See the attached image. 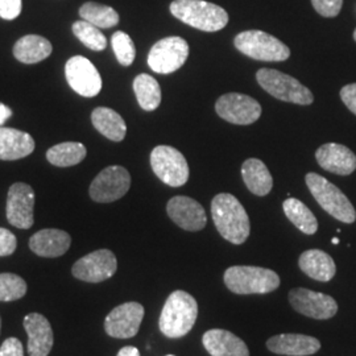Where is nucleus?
Returning <instances> with one entry per match:
<instances>
[{"instance_id":"nucleus-3","label":"nucleus","mask_w":356,"mask_h":356,"mask_svg":"<svg viewBox=\"0 0 356 356\" xmlns=\"http://www.w3.org/2000/svg\"><path fill=\"white\" fill-rule=\"evenodd\" d=\"M169 10L186 26L204 32H218L229 24L227 11L204 0H175Z\"/></svg>"},{"instance_id":"nucleus-13","label":"nucleus","mask_w":356,"mask_h":356,"mask_svg":"<svg viewBox=\"0 0 356 356\" xmlns=\"http://www.w3.org/2000/svg\"><path fill=\"white\" fill-rule=\"evenodd\" d=\"M289 302L297 313L309 318L330 319L338 312V304L331 296L305 288L292 289L289 292Z\"/></svg>"},{"instance_id":"nucleus-25","label":"nucleus","mask_w":356,"mask_h":356,"mask_svg":"<svg viewBox=\"0 0 356 356\" xmlns=\"http://www.w3.org/2000/svg\"><path fill=\"white\" fill-rule=\"evenodd\" d=\"M242 177L248 191L257 197L267 195L273 188L272 175L259 159H248L243 163Z\"/></svg>"},{"instance_id":"nucleus-4","label":"nucleus","mask_w":356,"mask_h":356,"mask_svg":"<svg viewBox=\"0 0 356 356\" xmlns=\"http://www.w3.org/2000/svg\"><path fill=\"white\" fill-rule=\"evenodd\" d=\"M225 284L235 294H267L280 286V277L272 269L250 266L229 267Z\"/></svg>"},{"instance_id":"nucleus-8","label":"nucleus","mask_w":356,"mask_h":356,"mask_svg":"<svg viewBox=\"0 0 356 356\" xmlns=\"http://www.w3.org/2000/svg\"><path fill=\"white\" fill-rule=\"evenodd\" d=\"M154 175L172 188L184 186L189 179V165L185 156L170 145H159L151 153Z\"/></svg>"},{"instance_id":"nucleus-36","label":"nucleus","mask_w":356,"mask_h":356,"mask_svg":"<svg viewBox=\"0 0 356 356\" xmlns=\"http://www.w3.org/2000/svg\"><path fill=\"white\" fill-rule=\"evenodd\" d=\"M16 247H17L16 236L10 229L0 227V257L13 254Z\"/></svg>"},{"instance_id":"nucleus-37","label":"nucleus","mask_w":356,"mask_h":356,"mask_svg":"<svg viewBox=\"0 0 356 356\" xmlns=\"http://www.w3.org/2000/svg\"><path fill=\"white\" fill-rule=\"evenodd\" d=\"M22 0H0V17L13 20L22 13Z\"/></svg>"},{"instance_id":"nucleus-45","label":"nucleus","mask_w":356,"mask_h":356,"mask_svg":"<svg viewBox=\"0 0 356 356\" xmlns=\"http://www.w3.org/2000/svg\"><path fill=\"white\" fill-rule=\"evenodd\" d=\"M166 356H175V355H166Z\"/></svg>"},{"instance_id":"nucleus-10","label":"nucleus","mask_w":356,"mask_h":356,"mask_svg":"<svg viewBox=\"0 0 356 356\" xmlns=\"http://www.w3.org/2000/svg\"><path fill=\"white\" fill-rule=\"evenodd\" d=\"M131 188V175L123 166L103 169L90 185V197L99 204H110L123 198Z\"/></svg>"},{"instance_id":"nucleus-7","label":"nucleus","mask_w":356,"mask_h":356,"mask_svg":"<svg viewBox=\"0 0 356 356\" xmlns=\"http://www.w3.org/2000/svg\"><path fill=\"white\" fill-rule=\"evenodd\" d=\"M256 81L268 94L282 102L309 106L314 102V95L298 79L275 69H260Z\"/></svg>"},{"instance_id":"nucleus-11","label":"nucleus","mask_w":356,"mask_h":356,"mask_svg":"<svg viewBox=\"0 0 356 356\" xmlns=\"http://www.w3.org/2000/svg\"><path fill=\"white\" fill-rule=\"evenodd\" d=\"M216 114L231 124L250 126L261 116V104L250 95L229 92L218 98Z\"/></svg>"},{"instance_id":"nucleus-26","label":"nucleus","mask_w":356,"mask_h":356,"mask_svg":"<svg viewBox=\"0 0 356 356\" xmlns=\"http://www.w3.org/2000/svg\"><path fill=\"white\" fill-rule=\"evenodd\" d=\"M53 47L45 38L38 35H28L16 41L13 47V56L23 64H38L48 58Z\"/></svg>"},{"instance_id":"nucleus-23","label":"nucleus","mask_w":356,"mask_h":356,"mask_svg":"<svg viewBox=\"0 0 356 356\" xmlns=\"http://www.w3.org/2000/svg\"><path fill=\"white\" fill-rule=\"evenodd\" d=\"M33 151L35 140L29 134L15 128L0 127V160H20Z\"/></svg>"},{"instance_id":"nucleus-1","label":"nucleus","mask_w":356,"mask_h":356,"mask_svg":"<svg viewBox=\"0 0 356 356\" xmlns=\"http://www.w3.org/2000/svg\"><path fill=\"white\" fill-rule=\"evenodd\" d=\"M211 216L220 236L232 244H243L251 232L250 218L236 197L220 193L211 201Z\"/></svg>"},{"instance_id":"nucleus-41","label":"nucleus","mask_w":356,"mask_h":356,"mask_svg":"<svg viewBox=\"0 0 356 356\" xmlns=\"http://www.w3.org/2000/svg\"><path fill=\"white\" fill-rule=\"evenodd\" d=\"M116 356H140V353L136 347H132V346H126L123 347Z\"/></svg>"},{"instance_id":"nucleus-35","label":"nucleus","mask_w":356,"mask_h":356,"mask_svg":"<svg viewBox=\"0 0 356 356\" xmlns=\"http://www.w3.org/2000/svg\"><path fill=\"white\" fill-rule=\"evenodd\" d=\"M312 4L321 16L335 17L342 10L343 0H312Z\"/></svg>"},{"instance_id":"nucleus-9","label":"nucleus","mask_w":356,"mask_h":356,"mask_svg":"<svg viewBox=\"0 0 356 356\" xmlns=\"http://www.w3.org/2000/svg\"><path fill=\"white\" fill-rule=\"evenodd\" d=\"M189 57V44L178 36L157 41L148 54V65L154 73L170 74L177 72Z\"/></svg>"},{"instance_id":"nucleus-31","label":"nucleus","mask_w":356,"mask_h":356,"mask_svg":"<svg viewBox=\"0 0 356 356\" xmlns=\"http://www.w3.org/2000/svg\"><path fill=\"white\" fill-rule=\"evenodd\" d=\"M79 15L82 20L89 22L90 24L98 26L99 29H108L118 26L119 13L113 7L104 6L94 1H88L79 8Z\"/></svg>"},{"instance_id":"nucleus-42","label":"nucleus","mask_w":356,"mask_h":356,"mask_svg":"<svg viewBox=\"0 0 356 356\" xmlns=\"http://www.w3.org/2000/svg\"><path fill=\"white\" fill-rule=\"evenodd\" d=\"M338 243H339L338 238H334V239H332V244H338Z\"/></svg>"},{"instance_id":"nucleus-19","label":"nucleus","mask_w":356,"mask_h":356,"mask_svg":"<svg viewBox=\"0 0 356 356\" xmlns=\"http://www.w3.org/2000/svg\"><path fill=\"white\" fill-rule=\"evenodd\" d=\"M28 334V354L31 356H48L53 347V330L49 321L42 314L31 313L23 321Z\"/></svg>"},{"instance_id":"nucleus-18","label":"nucleus","mask_w":356,"mask_h":356,"mask_svg":"<svg viewBox=\"0 0 356 356\" xmlns=\"http://www.w3.org/2000/svg\"><path fill=\"white\" fill-rule=\"evenodd\" d=\"M316 159L322 169L334 175L348 176L356 170L355 153L342 144L327 143L321 145Z\"/></svg>"},{"instance_id":"nucleus-6","label":"nucleus","mask_w":356,"mask_h":356,"mask_svg":"<svg viewBox=\"0 0 356 356\" xmlns=\"http://www.w3.org/2000/svg\"><path fill=\"white\" fill-rule=\"evenodd\" d=\"M234 45L244 56L256 61L282 63L291 57V49L277 38L263 31H244L234 38Z\"/></svg>"},{"instance_id":"nucleus-21","label":"nucleus","mask_w":356,"mask_h":356,"mask_svg":"<svg viewBox=\"0 0 356 356\" xmlns=\"http://www.w3.org/2000/svg\"><path fill=\"white\" fill-rule=\"evenodd\" d=\"M202 343L211 356H250L247 344L227 330L213 329L206 331Z\"/></svg>"},{"instance_id":"nucleus-29","label":"nucleus","mask_w":356,"mask_h":356,"mask_svg":"<svg viewBox=\"0 0 356 356\" xmlns=\"http://www.w3.org/2000/svg\"><path fill=\"white\" fill-rule=\"evenodd\" d=\"M86 147L81 143L76 141H66L57 144L48 149L47 159L51 165L60 166V168H67L74 166L83 161L86 157Z\"/></svg>"},{"instance_id":"nucleus-12","label":"nucleus","mask_w":356,"mask_h":356,"mask_svg":"<svg viewBox=\"0 0 356 356\" xmlns=\"http://www.w3.org/2000/svg\"><path fill=\"white\" fill-rule=\"evenodd\" d=\"M65 76L76 94L92 98L102 90V78L97 67L83 56L72 57L65 65Z\"/></svg>"},{"instance_id":"nucleus-22","label":"nucleus","mask_w":356,"mask_h":356,"mask_svg":"<svg viewBox=\"0 0 356 356\" xmlns=\"http://www.w3.org/2000/svg\"><path fill=\"white\" fill-rule=\"evenodd\" d=\"M72 238L63 229H45L29 239V248L41 257H58L67 252Z\"/></svg>"},{"instance_id":"nucleus-32","label":"nucleus","mask_w":356,"mask_h":356,"mask_svg":"<svg viewBox=\"0 0 356 356\" xmlns=\"http://www.w3.org/2000/svg\"><path fill=\"white\" fill-rule=\"evenodd\" d=\"M73 33L76 38L91 51H101L107 47L106 36L98 26L90 24L86 20H79L73 24Z\"/></svg>"},{"instance_id":"nucleus-28","label":"nucleus","mask_w":356,"mask_h":356,"mask_svg":"<svg viewBox=\"0 0 356 356\" xmlns=\"http://www.w3.org/2000/svg\"><path fill=\"white\" fill-rule=\"evenodd\" d=\"M282 209L286 218L293 225L306 235H314L318 229V220L312 210L297 198H288L284 201Z\"/></svg>"},{"instance_id":"nucleus-20","label":"nucleus","mask_w":356,"mask_h":356,"mask_svg":"<svg viewBox=\"0 0 356 356\" xmlns=\"http://www.w3.org/2000/svg\"><path fill=\"white\" fill-rule=\"evenodd\" d=\"M267 347L277 355L309 356L318 353L321 342L304 334H280L269 338Z\"/></svg>"},{"instance_id":"nucleus-33","label":"nucleus","mask_w":356,"mask_h":356,"mask_svg":"<svg viewBox=\"0 0 356 356\" xmlns=\"http://www.w3.org/2000/svg\"><path fill=\"white\" fill-rule=\"evenodd\" d=\"M26 293V282L17 275L0 273V301L11 302L23 298Z\"/></svg>"},{"instance_id":"nucleus-34","label":"nucleus","mask_w":356,"mask_h":356,"mask_svg":"<svg viewBox=\"0 0 356 356\" xmlns=\"http://www.w3.org/2000/svg\"><path fill=\"white\" fill-rule=\"evenodd\" d=\"M111 44H113V49L118 58V63L122 66L132 65L136 57V48L132 38H129L126 32L118 31L113 35Z\"/></svg>"},{"instance_id":"nucleus-17","label":"nucleus","mask_w":356,"mask_h":356,"mask_svg":"<svg viewBox=\"0 0 356 356\" xmlns=\"http://www.w3.org/2000/svg\"><path fill=\"white\" fill-rule=\"evenodd\" d=\"M166 213L178 227L186 231H201L206 227L207 216L202 204L191 197L177 195L166 204Z\"/></svg>"},{"instance_id":"nucleus-39","label":"nucleus","mask_w":356,"mask_h":356,"mask_svg":"<svg viewBox=\"0 0 356 356\" xmlns=\"http://www.w3.org/2000/svg\"><path fill=\"white\" fill-rule=\"evenodd\" d=\"M341 99L343 101L346 107L356 115V83L346 85L341 90Z\"/></svg>"},{"instance_id":"nucleus-38","label":"nucleus","mask_w":356,"mask_h":356,"mask_svg":"<svg viewBox=\"0 0 356 356\" xmlns=\"http://www.w3.org/2000/svg\"><path fill=\"white\" fill-rule=\"evenodd\" d=\"M0 356H24L23 343L17 338H8L0 346Z\"/></svg>"},{"instance_id":"nucleus-16","label":"nucleus","mask_w":356,"mask_h":356,"mask_svg":"<svg viewBox=\"0 0 356 356\" xmlns=\"http://www.w3.org/2000/svg\"><path fill=\"white\" fill-rule=\"evenodd\" d=\"M35 191L24 182H16L8 191L7 197V219L17 229H31L35 223L33 219Z\"/></svg>"},{"instance_id":"nucleus-43","label":"nucleus","mask_w":356,"mask_h":356,"mask_svg":"<svg viewBox=\"0 0 356 356\" xmlns=\"http://www.w3.org/2000/svg\"><path fill=\"white\" fill-rule=\"evenodd\" d=\"M354 40L356 41V29L354 31Z\"/></svg>"},{"instance_id":"nucleus-30","label":"nucleus","mask_w":356,"mask_h":356,"mask_svg":"<svg viewBox=\"0 0 356 356\" xmlns=\"http://www.w3.org/2000/svg\"><path fill=\"white\" fill-rule=\"evenodd\" d=\"M134 91L139 106L144 111H154L161 103L159 82L149 74H139L134 81Z\"/></svg>"},{"instance_id":"nucleus-14","label":"nucleus","mask_w":356,"mask_h":356,"mask_svg":"<svg viewBox=\"0 0 356 356\" xmlns=\"http://www.w3.org/2000/svg\"><path fill=\"white\" fill-rule=\"evenodd\" d=\"M118 269V260L110 250H98L81 257L73 266V276L85 282H102L113 277Z\"/></svg>"},{"instance_id":"nucleus-40","label":"nucleus","mask_w":356,"mask_h":356,"mask_svg":"<svg viewBox=\"0 0 356 356\" xmlns=\"http://www.w3.org/2000/svg\"><path fill=\"white\" fill-rule=\"evenodd\" d=\"M11 116H13V110H11L8 106L0 103V127H1Z\"/></svg>"},{"instance_id":"nucleus-24","label":"nucleus","mask_w":356,"mask_h":356,"mask_svg":"<svg viewBox=\"0 0 356 356\" xmlns=\"http://www.w3.org/2000/svg\"><path fill=\"white\" fill-rule=\"evenodd\" d=\"M301 270L313 280L327 282L337 273V266L330 254L321 250H309L298 259Z\"/></svg>"},{"instance_id":"nucleus-27","label":"nucleus","mask_w":356,"mask_h":356,"mask_svg":"<svg viewBox=\"0 0 356 356\" xmlns=\"http://www.w3.org/2000/svg\"><path fill=\"white\" fill-rule=\"evenodd\" d=\"M91 122L98 132L108 140H123L127 134V126L124 119L114 110L107 107H97L91 114Z\"/></svg>"},{"instance_id":"nucleus-44","label":"nucleus","mask_w":356,"mask_h":356,"mask_svg":"<svg viewBox=\"0 0 356 356\" xmlns=\"http://www.w3.org/2000/svg\"><path fill=\"white\" fill-rule=\"evenodd\" d=\"M0 330H1V318H0Z\"/></svg>"},{"instance_id":"nucleus-15","label":"nucleus","mask_w":356,"mask_h":356,"mask_svg":"<svg viewBox=\"0 0 356 356\" xmlns=\"http://www.w3.org/2000/svg\"><path fill=\"white\" fill-rule=\"evenodd\" d=\"M144 318V307L139 302H126L116 306L104 321L107 335L118 339L135 337Z\"/></svg>"},{"instance_id":"nucleus-2","label":"nucleus","mask_w":356,"mask_h":356,"mask_svg":"<svg viewBox=\"0 0 356 356\" xmlns=\"http://www.w3.org/2000/svg\"><path fill=\"white\" fill-rule=\"evenodd\" d=\"M198 317V304L195 298L184 291L170 293L161 310L159 327L172 339L185 337L194 327Z\"/></svg>"},{"instance_id":"nucleus-5","label":"nucleus","mask_w":356,"mask_h":356,"mask_svg":"<svg viewBox=\"0 0 356 356\" xmlns=\"http://www.w3.org/2000/svg\"><path fill=\"white\" fill-rule=\"evenodd\" d=\"M305 181L309 191L326 213L343 223L355 222V209L339 188L317 173H307Z\"/></svg>"}]
</instances>
